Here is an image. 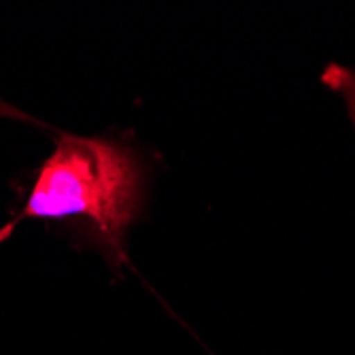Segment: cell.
Listing matches in <instances>:
<instances>
[{"instance_id": "obj_1", "label": "cell", "mask_w": 355, "mask_h": 355, "mask_svg": "<svg viewBox=\"0 0 355 355\" xmlns=\"http://www.w3.org/2000/svg\"><path fill=\"white\" fill-rule=\"evenodd\" d=\"M145 191L147 168L135 143L55 132V147L37 171L24 207L0 225V243L24 219L71 221L85 245L121 275L125 234L145 209Z\"/></svg>"}, {"instance_id": "obj_2", "label": "cell", "mask_w": 355, "mask_h": 355, "mask_svg": "<svg viewBox=\"0 0 355 355\" xmlns=\"http://www.w3.org/2000/svg\"><path fill=\"white\" fill-rule=\"evenodd\" d=\"M321 83H324L330 92L340 96L349 119L355 128V67H345V64L332 62L321 73Z\"/></svg>"}]
</instances>
